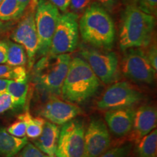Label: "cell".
Segmentation results:
<instances>
[{"instance_id": "3", "label": "cell", "mask_w": 157, "mask_h": 157, "mask_svg": "<svg viewBox=\"0 0 157 157\" xmlns=\"http://www.w3.org/2000/svg\"><path fill=\"white\" fill-rule=\"evenodd\" d=\"M83 40L100 48L109 49L115 40V26L112 18L103 7L96 4L84 10L79 21Z\"/></svg>"}, {"instance_id": "36", "label": "cell", "mask_w": 157, "mask_h": 157, "mask_svg": "<svg viewBox=\"0 0 157 157\" xmlns=\"http://www.w3.org/2000/svg\"><path fill=\"white\" fill-rule=\"evenodd\" d=\"M2 25H3L2 22V21H0V31H1L2 29Z\"/></svg>"}, {"instance_id": "29", "label": "cell", "mask_w": 157, "mask_h": 157, "mask_svg": "<svg viewBox=\"0 0 157 157\" xmlns=\"http://www.w3.org/2000/svg\"><path fill=\"white\" fill-rule=\"evenodd\" d=\"M13 109V102L10 95L7 92L0 95V114Z\"/></svg>"}, {"instance_id": "38", "label": "cell", "mask_w": 157, "mask_h": 157, "mask_svg": "<svg viewBox=\"0 0 157 157\" xmlns=\"http://www.w3.org/2000/svg\"><path fill=\"white\" fill-rule=\"evenodd\" d=\"M2 2V0H0V3H1Z\"/></svg>"}, {"instance_id": "1", "label": "cell", "mask_w": 157, "mask_h": 157, "mask_svg": "<svg viewBox=\"0 0 157 157\" xmlns=\"http://www.w3.org/2000/svg\"><path fill=\"white\" fill-rule=\"evenodd\" d=\"M101 81L84 59L78 57L71 59L68 73L65 78L60 95L71 103H82L96 93Z\"/></svg>"}, {"instance_id": "9", "label": "cell", "mask_w": 157, "mask_h": 157, "mask_svg": "<svg viewBox=\"0 0 157 157\" xmlns=\"http://www.w3.org/2000/svg\"><path fill=\"white\" fill-rule=\"evenodd\" d=\"M124 51L121 62L123 74L133 81L151 84L156 71L149 63L146 52L140 48H129Z\"/></svg>"}, {"instance_id": "4", "label": "cell", "mask_w": 157, "mask_h": 157, "mask_svg": "<svg viewBox=\"0 0 157 157\" xmlns=\"http://www.w3.org/2000/svg\"><path fill=\"white\" fill-rule=\"evenodd\" d=\"M71 56L47 55L34 67V81L39 90L50 95H59L68 73Z\"/></svg>"}, {"instance_id": "6", "label": "cell", "mask_w": 157, "mask_h": 157, "mask_svg": "<svg viewBox=\"0 0 157 157\" xmlns=\"http://www.w3.org/2000/svg\"><path fill=\"white\" fill-rule=\"evenodd\" d=\"M37 3L38 0H31L21 15V21L11 35V39L24 48L29 68L34 65L38 51V36L34 19Z\"/></svg>"}, {"instance_id": "23", "label": "cell", "mask_w": 157, "mask_h": 157, "mask_svg": "<svg viewBox=\"0 0 157 157\" xmlns=\"http://www.w3.org/2000/svg\"><path fill=\"white\" fill-rule=\"evenodd\" d=\"M26 121V135L31 139H36L42 132L45 120L40 117H33L29 111L18 116Z\"/></svg>"}, {"instance_id": "25", "label": "cell", "mask_w": 157, "mask_h": 157, "mask_svg": "<svg viewBox=\"0 0 157 157\" xmlns=\"http://www.w3.org/2000/svg\"><path fill=\"white\" fill-rule=\"evenodd\" d=\"M131 4L148 14L156 15L157 0H130Z\"/></svg>"}, {"instance_id": "2", "label": "cell", "mask_w": 157, "mask_h": 157, "mask_svg": "<svg viewBox=\"0 0 157 157\" xmlns=\"http://www.w3.org/2000/svg\"><path fill=\"white\" fill-rule=\"evenodd\" d=\"M155 27V16L129 5L122 17L119 44L122 50L146 48L151 42Z\"/></svg>"}, {"instance_id": "34", "label": "cell", "mask_w": 157, "mask_h": 157, "mask_svg": "<svg viewBox=\"0 0 157 157\" xmlns=\"http://www.w3.org/2000/svg\"><path fill=\"white\" fill-rule=\"evenodd\" d=\"M8 82L9 80L0 78V95H2V94L6 92V89H7V86Z\"/></svg>"}, {"instance_id": "8", "label": "cell", "mask_w": 157, "mask_h": 157, "mask_svg": "<svg viewBox=\"0 0 157 157\" xmlns=\"http://www.w3.org/2000/svg\"><path fill=\"white\" fill-rule=\"evenodd\" d=\"M84 132L83 123L72 119L60 130L56 151V157H84Z\"/></svg>"}, {"instance_id": "12", "label": "cell", "mask_w": 157, "mask_h": 157, "mask_svg": "<svg viewBox=\"0 0 157 157\" xmlns=\"http://www.w3.org/2000/svg\"><path fill=\"white\" fill-rule=\"evenodd\" d=\"M111 145V137L106 125L100 119L90 121L84 132V157H98Z\"/></svg>"}, {"instance_id": "26", "label": "cell", "mask_w": 157, "mask_h": 157, "mask_svg": "<svg viewBox=\"0 0 157 157\" xmlns=\"http://www.w3.org/2000/svg\"><path fill=\"white\" fill-rule=\"evenodd\" d=\"M130 145H124L106 151L98 157H128Z\"/></svg>"}, {"instance_id": "19", "label": "cell", "mask_w": 157, "mask_h": 157, "mask_svg": "<svg viewBox=\"0 0 157 157\" xmlns=\"http://www.w3.org/2000/svg\"><path fill=\"white\" fill-rule=\"evenodd\" d=\"M137 143L139 157H157V131L156 129L140 139Z\"/></svg>"}, {"instance_id": "5", "label": "cell", "mask_w": 157, "mask_h": 157, "mask_svg": "<svg viewBox=\"0 0 157 157\" xmlns=\"http://www.w3.org/2000/svg\"><path fill=\"white\" fill-rule=\"evenodd\" d=\"M60 15L59 10L48 0H39L34 19L39 42L37 53L39 56H44L49 53Z\"/></svg>"}, {"instance_id": "21", "label": "cell", "mask_w": 157, "mask_h": 157, "mask_svg": "<svg viewBox=\"0 0 157 157\" xmlns=\"http://www.w3.org/2000/svg\"><path fill=\"white\" fill-rule=\"evenodd\" d=\"M6 64L11 66H24L27 63V56L23 47L16 42H7Z\"/></svg>"}, {"instance_id": "10", "label": "cell", "mask_w": 157, "mask_h": 157, "mask_svg": "<svg viewBox=\"0 0 157 157\" xmlns=\"http://www.w3.org/2000/svg\"><path fill=\"white\" fill-rule=\"evenodd\" d=\"M80 53L100 81L109 84L117 79L119 62L114 52L84 48Z\"/></svg>"}, {"instance_id": "20", "label": "cell", "mask_w": 157, "mask_h": 157, "mask_svg": "<svg viewBox=\"0 0 157 157\" xmlns=\"http://www.w3.org/2000/svg\"><path fill=\"white\" fill-rule=\"evenodd\" d=\"M25 9L18 0H2L0 3V21H13L21 17Z\"/></svg>"}, {"instance_id": "13", "label": "cell", "mask_w": 157, "mask_h": 157, "mask_svg": "<svg viewBox=\"0 0 157 157\" xmlns=\"http://www.w3.org/2000/svg\"><path fill=\"white\" fill-rule=\"evenodd\" d=\"M81 113V109L69 102H65L52 96L41 110L40 114L50 122L63 125Z\"/></svg>"}, {"instance_id": "17", "label": "cell", "mask_w": 157, "mask_h": 157, "mask_svg": "<svg viewBox=\"0 0 157 157\" xmlns=\"http://www.w3.org/2000/svg\"><path fill=\"white\" fill-rule=\"evenodd\" d=\"M28 143L26 137H17L0 128V155L4 157H13Z\"/></svg>"}, {"instance_id": "24", "label": "cell", "mask_w": 157, "mask_h": 157, "mask_svg": "<svg viewBox=\"0 0 157 157\" xmlns=\"http://www.w3.org/2000/svg\"><path fill=\"white\" fill-rule=\"evenodd\" d=\"M27 124L24 119L17 117V120L13 122L6 130L13 136L17 137H25Z\"/></svg>"}, {"instance_id": "14", "label": "cell", "mask_w": 157, "mask_h": 157, "mask_svg": "<svg viewBox=\"0 0 157 157\" xmlns=\"http://www.w3.org/2000/svg\"><path fill=\"white\" fill-rule=\"evenodd\" d=\"M135 112L132 107L108 110L105 119L112 132L118 137H123L132 130Z\"/></svg>"}, {"instance_id": "32", "label": "cell", "mask_w": 157, "mask_h": 157, "mask_svg": "<svg viewBox=\"0 0 157 157\" xmlns=\"http://www.w3.org/2000/svg\"><path fill=\"white\" fill-rule=\"evenodd\" d=\"M7 61V44L0 42V64L6 63Z\"/></svg>"}, {"instance_id": "28", "label": "cell", "mask_w": 157, "mask_h": 157, "mask_svg": "<svg viewBox=\"0 0 157 157\" xmlns=\"http://www.w3.org/2000/svg\"><path fill=\"white\" fill-rule=\"evenodd\" d=\"M91 0H71L70 8L74 13H81L90 5Z\"/></svg>"}, {"instance_id": "27", "label": "cell", "mask_w": 157, "mask_h": 157, "mask_svg": "<svg viewBox=\"0 0 157 157\" xmlns=\"http://www.w3.org/2000/svg\"><path fill=\"white\" fill-rule=\"evenodd\" d=\"M20 157H45V155L36 146L28 143L23 147Z\"/></svg>"}, {"instance_id": "37", "label": "cell", "mask_w": 157, "mask_h": 157, "mask_svg": "<svg viewBox=\"0 0 157 157\" xmlns=\"http://www.w3.org/2000/svg\"><path fill=\"white\" fill-rule=\"evenodd\" d=\"M45 157H55V156H48V155H45Z\"/></svg>"}, {"instance_id": "30", "label": "cell", "mask_w": 157, "mask_h": 157, "mask_svg": "<svg viewBox=\"0 0 157 157\" xmlns=\"http://www.w3.org/2000/svg\"><path fill=\"white\" fill-rule=\"evenodd\" d=\"M147 58L148 59V61L150 63L151 66L154 68L155 71L157 69V50L156 44H153L150 47L148 51V53H146Z\"/></svg>"}, {"instance_id": "22", "label": "cell", "mask_w": 157, "mask_h": 157, "mask_svg": "<svg viewBox=\"0 0 157 157\" xmlns=\"http://www.w3.org/2000/svg\"><path fill=\"white\" fill-rule=\"evenodd\" d=\"M0 78L23 82L27 80L26 70L23 66H11L3 63L0 64Z\"/></svg>"}, {"instance_id": "16", "label": "cell", "mask_w": 157, "mask_h": 157, "mask_svg": "<svg viewBox=\"0 0 157 157\" xmlns=\"http://www.w3.org/2000/svg\"><path fill=\"white\" fill-rule=\"evenodd\" d=\"M60 128L56 124L45 121L41 135L35 139L34 144L42 153L50 156H56Z\"/></svg>"}, {"instance_id": "7", "label": "cell", "mask_w": 157, "mask_h": 157, "mask_svg": "<svg viewBox=\"0 0 157 157\" xmlns=\"http://www.w3.org/2000/svg\"><path fill=\"white\" fill-rule=\"evenodd\" d=\"M78 39V15L74 13H65L59 19L48 55L57 56L73 52L77 48Z\"/></svg>"}, {"instance_id": "33", "label": "cell", "mask_w": 157, "mask_h": 157, "mask_svg": "<svg viewBox=\"0 0 157 157\" xmlns=\"http://www.w3.org/2000/svg\"><path fill=\"white\" fill-rule=\"evenodd\" d=\"M98 1L106 9H111L114 3V0H98Z\"/></svg>"}, {"instance_id": "18", "label": "cell", "mask_w": 157, "mask_h": 157, "mask_svg": "<svg viewBox=\"0 0 157 157\" xmlns=\"http://www.w3.org/2000/svg\"><path fill=\"white\" fill-rule=\"evenodd\" d=\"M28 82L27 80L23 82H16L9 80L6 92L10 95L13 102V109L21 108L24 105L28 94Z\"/></svg>"}, {"instance_id": "11", "label": "cell", "mask_w": 157, "mask_h": 157, "mask_svg": "<svg viewBox=\"0 0 157 157\" xmlns=\"http://www.w3.org/2000/svg\"><path fill=\"white\" fill-rule=\"evenodd\" d=\"M142 94L127 82H119L112 84L104 93L98 102L101 110H113L132 107L140 101Z\"/></svg>"}, {"instance_id": "15", "label": "cell", "mask_w": 157, "mask_h": 157, "mask_svg": "<svg viewBox=\"0 0 157 157\" xmlns=\"http://www.w3.org/2000/svg\"><path fill=\"white\" fill-rule=\"evenodd\" d=\"M157 112L156 108L146 105L138 108L135 112L132 129L136 142L150 133L156 127Z\"/></svg>"}, {"instance_id": "31", "label": "cell", "mask_w": 157, "mask_h": 157, "mask_svg": "<svg viewBox=\"0 0 157 157\" xmlns=\"http://www.w3.org/2000/svg\"><path fill=\"white\" fill-rule=\"evenodd\" d=\"M48 1L56 6L59 10L66 13L69 7L71 0H48Z\"/></svg>"}, {"instance_id": "35", "label": "cell", "mask_w": 157, "mask_h": 157, "mask_svg": "<svg viewBox=\"0 0 157 157\" xmlns=\"http://www.w3.org/2000/svg\"><path fill=\"white\" fill-rule=\"evenodd\" d=\"M18 1H19L20 2H21V4H22V5H23V6H25V7H26L27 5H28V4H29V2H30L31 0H18Z\"/></svg>"}]
</instances>
